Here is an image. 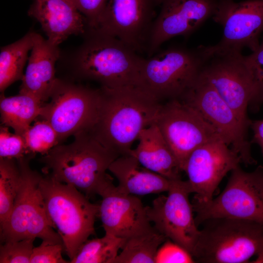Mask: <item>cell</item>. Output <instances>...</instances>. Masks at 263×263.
<instances>
[{"label": "cell", "instance_id": "6da1fadb", "mask_svg": "<svg viewBox=\"0 0 263 263\" xmlns=\"http://www.w3.org/2000/svg\"><path fill=\"white\" fill-rule=\"evenodd\" d=\"M100 90L97 117L89 132L119 156L129 154L140 132L155 123L161 103L136 86Z\"/></svg>", "mask_w": 263, "mask_h": 263}, {"label": "cell", "instance_id": "7a4b0ae2", "mask_svg": "<svg viewBox=\"0 0 263 263\" xmlns=\"http://www.w3.org/2000/svg\"><path fill=\"white\" fill-rule=\"evenodd\" d=\"M74 141L57 145L41 158L43 171L70 185L89 198L113 180L107 171L119 156L99 142L88 131L74 135Z\"/></svg>", "mask_w": 263, "mask_h": 263}, {"label": "cell", "instance_id": "3957f363", "mask_svg": "<svg viewBox=\"0 0 263 263\" xmlns=\"http://www.w3.org/2000/svg\"><path fill=\"white\" fill-rule=\"evenodd\" d=\"M71 59V73L81 80L114 88L136 86L144 57L118 38L87 29Z\"/></svg>", "mask_w": 263, "mask_h": 263}, {"label": "cell", "instance_id": "277c9868", "mask_svg": "<svg viewBox=\"0 0 263 263\" xmlns=\"http://www.w3.org/2000/svg\"><path fill=\"white\" fill-rule=\"evenodd\" d=\"M44 174L39 186L47 215L71 260L88 238L95 234L99 206L75 187Z\"/></svg>", "mask_w": 263, "mask_h": 263}, {"label": "cell", "instance_id": "5b68a950", "mask_svg": "<svg viewBox=\"0 0 263 263\" xmlns=\"http://www.w3.org/2000/svg\"><path fill=\"white\" fill-rule=\"evenodd\" d=\"M207 59L203 46L195 50L170 47L143 58L136 86L161 103L182 99L196 82Z\"/></svg>", "mask_w": 263, "mask_h": 263}, {"label": "cell", "instance_id": "8992f818", "mask_svg": "<svg viewBox=\"0 0 263 263\" xmlns=\"http://www.w3.org/2000/svg\"><path fill=\"white\" fill-rule=\"evenodd\" d=\"M202 225L192 253L195 263H246L263 248V224L218 218Z\"/></svg>", "mask_w": 263, "mask_h": 263}, {"label": "cell", "instance_id": "52a82bcc", "mask_svg": "<svg viewBox=\"0 0 263 263\" xmlns=\"http://www.w3.org/2000/svg\"><path fill=\"white\" fill-rule=\"evenodd\" d=\"M34 156L16 159L20 171V185L12 211L0 227V241L3 243L37 238L51 244H63L47 215L39 186L42 175L30 167Z\"/></svg>", "mask_w": 263, "mask_h": 263}, {"label": "cell", "instance_id": "ba28073f", "mask_svg": "<svg viewBox=\"0 0 263 263\" xmlns=\"http://www.w3.org/2000/svg\"><path fill=\"white\" fill-rule=\"evenodd\" d=\"M223 191L206 203L192 201L198 226L207 220L230 218L263 224V167L246 172L240 166L231 171Z\"/></svg>", "mask_w": 263, "mask_h": 263}, {"label": "cell", "instance_id": "9c48e42d", "mask_svg": "<svg viewBox=\"0 0 263 263\" xmlns=\"http://www.w3.org/2000/svg\"><path fill=\"white\" fill-rule=\"evenodd\" d=\"M101 90L57 78L50 101L42 104L39 117L57 133L60 144L70 135L89 131L95 123Z\"/></svg>", "mask_w": 263, "mask_h": 263}, {"label": "cell", "instance_id": "30bf717a", "mask_svg": "<svg viewBox=\"0 0 263 263\" xmlns=\"http://www.w3.org/2000/svg\"><path fill=\"white\" fill-rule=\"evenodd\" d=\"M155 123L182 171L187 159L196 149L223 140L196 109L180 99L162 103Z\"/></svg>", "mask_w": 263, "mask_h": 263}, {"label": "cell", "instance_id": "8fae6325", "mask_svg": "<svg viewBox=\"0 0 263 263\" xmlns=\"http://www.w3.org/2000/svg\"><path fill=\"white\" fill-rule=\"evenodd\" d=\"M207 55L200 76L213 87L249 127L251 120L247 116V109L253 101L255 87L245 56L242 52H236Z\"/></svg>", "mask_w": 263, "mask_h": 263}, {"label": "cell", "instance_id": "7c38bea8", "mask_svg": "<svg viewBox=\"0 0 263 263\" xmlns=\"http://www.w3.org/2000/svg\"><path fill=\"white\" fill-rule=\"evenodd\" d=\"M196 109L219 133L224 142L246 165L256 164L247 138L249 127L221 97L213 87L200 76L181 99Z\"/></svg>", "mask_w": 263, "mask_h": 263}, {"label": "cell", "instance_id": "4fadbf2b", "mask_svg": "<svg viewBox=\"0 0 263 263\" xmlns=\"http://www.w3.org/2000/svg\"><path fill=\"white\" fill-rule=\"evenodd\" d=\"M167 192V196H158L146 207L148 219L156 230L192 255L200 230L189 199L191 192L187 180H172Z\"/></svg>", "mask_w": 263, "mask_h": 263}, {"label": "cell", "instance_id": "5bb4252c", "mask_svg": "<svg viewBox=\"0 0 263 263\" xmlns=\"http://www.w3.org/2000/svg\"><path fill=\"white\" fill-rule=\"evenodd\" d=\"M213 19L223 27L216 45L205 47L208 54L242 52L244 47L255 51L263 31V0H218Z\"/></svg>", "mask_w": 263, "mask_h": 263}, {"label": "cell", "instance_id": "9a60e30c", "mask_svg": "<svg viewBox=\"0 0 263 263\" xmlns=\"http://www.w3.org/2000/svg\"><path fill=\"white\" fill-rule=\"evenodd\" d=\"M162 0H110L96 29L120 40L137 53H146L156 10Z\"/></svg>", "mask_w": 263, "mask_h": 263}, {"label": "cell", "instance_id": "2e32d148", "mask_svg": "<svg viewBox=\"0 0 263 263\" xmlns=\"http://www.w3.org/2000/svg\"><path fill=\"white\" fill-rule=\"evenodd\" d=\"M242 162L239 155L222 139L204 144L189 155L183 171L188 177L193 201L206 203L212 199L221 181Z\"/></svg>", "mask_w": 263, "mask_h": 263}, {"label": "cell", "instance_id": "e0dca14e", "mask_svg": "<svg viewBox=\"0 0 263 263\" xmlns=\"http://www.w3.org/2000/svg\"><path fill=\"white\" fill-rule=\"evenodd\" d=\"M217 2L218 0H162L151 30L148 56L155 54L168 40L178 36L187 37L195 31L212 17Z\"/></svg>", "mask_w": 263, "mask_h": 263}, {"label": "cell", "instance_id": "ac0fdd59", "mask_svg": "<svg viewBox=\"0 0 263 263\" xmlns=\"http://www.w3.org/2000/svg\"><path fill=\"white\" fill-rule=\"evenodd\" d=\"M98 195L102 198L98 217L105 233L127 239L153 228L141 200L118 191L113 180L102 187Z\"/></svg>", "mask_w": 263, "mask_h": 263}, {"label": "cell", "instance_id": "d6986e66", "mask_svg": "<svg viewBox=\"0 0 263 263\" xmlns=\"http://www.w3.org/2000/svg\"><path fill=\"white\" fill-rule=\"evenodd\" d=\"M29 15L37 19L51 43L58 46L72 35H84V17L72 0H33Z\"/></svg>", "mask_w": 263, "mask_h": 263}, {"label": "cell", "instance_id": "ffe728a7", "mask_svg": "<svg viewBox=\"0 0 263 263\" xmlns=\"http://www.w3.org/2000/svg\"><path fill=\"white\" fill-rule=\"evenodd\" d=\"M60 56L58 46L34 32V44L19 93L30 95L43 104L49 100L57 79L55 64Z\"/></svg>", "mask_w": 263, "mask_h": 263}, {"label": "cell", "instance_id": "44dd1931", "mask_svg": "<svg viewBox=\"0 0 263 263\" xmlns=\"http://www.w3.org/2000/svg\"><path fill=\"white\" fill-rule=\"evenodd\" d=\"M109 171L118 182V191L137 196L168 192L172 181L144 168L130 154L117 157Z\"/></svg>", "mask_w": 263, "mask_h": 263}, {"label": "cell", "instance_id": "7402d4cb", "mask_svg": "<svg viewBox=\"0 0 263 263\" xmlns=\"http://www.w3.org/2000/svg\"><path fill=\"white\" fill-rule=\"evenodd\" d=\"M137 147L130 155L144 168L170 180L181 179L179 164L155 123L139 134Z\"/></svg>", "mask_w": 263, "mask_h": 263}, {"label": "cell", "instance_id": "603a6c76", "mask_svg": "<svg viewBox=\"0 0 263 263\" xmlns=\"http://www.w3.org/2000/svg\"><path fill=\"white\" fill-rule=\"evenodd\" d=\"M0 100L2 125L12 128L15 133L21 136L39 117L43 104L30 95L19 93L9 97L2 94Z\"/></svg>", "mask_w": 263, "mask_h": 263}, {"label": "cell", "instance_id": "cb8c5ba5", "mask_svg": "<svg viewBox=\"0 0 263 263\" xmlns=\"http://www.w3.org/2000/svg\"><path fill=\"white\" fill-rule=\"evenodd\" d=\"M34 32H30L19 40L1 47L0 53V90L3 92L15 81L22 80L28 54L34 44Z\"/></svg>", "mask_w": 263, "mask_h": 263}, {"label": "cell", "instance_id": "d4e9b609", "mask_svg": "<svg viewBox=\"0 0 263 263\" xmlns=\"http://www.w3.org/2000/svg\"><path fill=\"white\" fill-rule=\"evenodd\" d=\"M167 239L153 229L128 239L113 263H155L159 247Z\"/></svg>", "mask_w": 263, "mask_h": 263}, {"label": "cell", "instance_id": "484cf974", "mask_svg": "<svg viewBox=\"0 0 263 263\" xmlns=\"http://www.w3.org/2000/svg\"><path fill=\"white\" fill-rule=\"evenodd\" d=\"M126 240L106 233L101 238L88 239L69 263H113Z\"/></svg>", "mask_w": 263, "mask_h": 263}, {"label": "cell", "instance_id": "4316f807", "mask_svg": "<svg viewBox=\"0 0 263 263\" xmlns=\"http://www.w3.org/2000/svg\"><path fill=\"white\" fill-rule=\"evenodd\" d=\"M20 181V171L17 160L0 158V227L12 211Z\"/></svg>", "mask_w": 263, "mask_h": 263}, {"label": "cell", "instance_id": "83f0119b", "mask_svg": "<svg viewBox=\"0 0 263 263\" xmlns=\"http://www.w3.org/2000/svg\"><path fill=\"white\" fill-rule=\"evenodd\" d=\"M36 121L23 135L27 149L31 154L45 155L59 144L56 131L46 120Z\"/></svg>", "mask_w": 263, "mask_h": 263}, {"label": "cell", "instance_id": "f1b7e54d", "mask_svg": "<svg viewBox=\"0 0 263 263\" xmlns=\"http://www.w3.org/2000/svg\"><path fill=\"white\" fill-rule=\"evenodd\" d=\"M35 240L26 238L2 243L0 247V263H30Z\"/></svg>", "mask_w": 263, "mask_h": 263}, {"label": "cell", "instance_id": "f546056e", "mask_svg": "<svg viewBox=\"0 0 263 263\" xmlns=\"http://www.w3.org/2000/svg\"><path fill=\"white\" fill-rule=\"evenodd\" d=\"M29 154H32L22 136L10 133L7 127H0V158L19 159Z\"/></svg>", "mask_w": 263, "mask_h": 263}, {"label": "cell", "instance_id": "4dcf8cb0", "mask_svg": "<svg viewBox=\"0 0 263 263\" xmlns=\"http://www.w3.org/2000/svg\"><path fill=\"white\" fill-rule=\"evenodd\" d=\"M245 59L255 87V97L251 106L257 107L263 103V39L254 51L245 56Z\"/></svg>", "mask_w": 263, "mask_h": 263}, {"label": "cell", "instance_id": "1f68e13d", "mask_svg": "<svg viewBox=\"0 0 263 263\" xmlns=\"http://www.w3.org/2000/svg\"><path fill=\"white\" fill-rule=\"evenodd\" d=\"M195 263L190 253L184 248L167 239L158 248L155 263Z\"/></svg>", "mask_w": 263, "mask_h": 263}, {"label": "cell", "instance_id": "d6a6232c", "mask_svg": "<svg viewBox=\"0 0 263 263\" xmlns=\"http://www.w3.org/2000/svg\"><path fill=\"white\" fill-rule=\"evenodd\" d=\"M64 250L63 244H51L42 241L41 244L34 247L30 260V263H66L62 255Z\"/></svg>", "mask_w": 263, "mask_h": 263}, {"label": "cell", "instance_id": "836d02e7", "mask_svg": "<svg viewBox=\"0 0 263 263\" xmlns=\"http://www.w3.org/2000/svg\"><path fill=\"white\" fill-rule=\"evenodd\" d=\"M84 17L88 29H95L106 6V0H72Z\"/></svg>", "mask_w": 263, "mask_h": 263}, {"label": "cell", "instance_id": "e575fe53", "mask_svg": "<svg viewBox=\"0 0 263 263\" xmlns=\"http://www.w3.org/2000/svg\"><path fill=\"white\" fill-rule=\"evenodd\" d=\"M250 126L253 132L251 142L261 146L263 144V120L251 121Z\"/></svg>", "mask_w": 263, "mask_h": 263}, {"label": "cell", "instance_id": "d590c367", "mask_svg": "<svg viewBox=\"0 0 263 263\" xmlns=\"http://www.w3.org/2000/svg\"><path fill=\"white\" fill-rule=\"evenodd\" d=\"M257 257L251 263H263V248L260 250L256 254Z\"/></svg>", "mask_w": 263, "mask_h": 263}, {"label": "cell", "instance_id": "8d00e7d4", "mask_svg": "<svg viewBox=\"0 0 263 263\" xmlns=\"http://www.w3.org/2000/svg\"><path fill=\"white\" fill-rule=\"evenodd\" d=\"M261 147V150H262V153L263 154V144H262L261 146H260Z\"/></svg>", "mask_w": 263, "mask_h": 263}]
</instances>
